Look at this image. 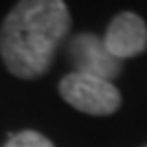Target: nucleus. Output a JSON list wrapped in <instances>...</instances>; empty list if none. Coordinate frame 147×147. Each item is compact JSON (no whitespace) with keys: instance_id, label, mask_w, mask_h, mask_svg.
Returning a JSON list of instances; mask_svg holds the SVG:
<instances>
[{"instance_id":"1","label":"nucleus","mask_w":147,"mask_h":147,"mask_svg":"<svg viewBox=\"0 0 147 147\" xmlns=\"http://www.w3.org/2000/svg\"><path fill=\"white\" fill-rule=\"evenodd\" d=\"M71 16L61 0L18 2L0 25V57L21 80L41 78L69 33Z\"/></svg>"},{"instance_id":"2","label":"nucleus","mask_w":147,"mask_h":147,"mask_svg":"<svg viewBox=\"0 0 147 147\" xmlns=\"http://www.w3.org/2000/svg\"><path fill=\"white\" fill-rule=\"evenodd\" d=\"M59 96L76 110L92 117H108L121 108V92L113 82L71 71L59 82Z\"/></svg>"},{"instance_id":"3","label":"nucleus","mask_w":147,"mask_h":147,"mask_svg":"<svg viewBox=\"0 0 147 147\" xmlns=\"http://www.w3.org/2000/svg\"><path fill=\"white\" fill-rule=\"evenodd\" d=\"M69 59L78 74L94 76L106 82H113L121 76L123 61L117 59L104 45V41L94 33H80L69 41Z\"/></svg>"},{"instance_id":"4","label":"nucleus","mask_w":147,"mask_h":147,"mask_svg":"<svg viewBox=\"0 0 147 147\" xmlns=\"http://www.w3.org/2000/svg\"><path fill=\"white\" fill-rule=\"evenodd\" d=\"M102 41L117 59L135 57L147 49V25L135 12H121L110 21Z\"/></svg>"},{"instance_id":"5","label":"nucleus","mask_w":147,"mask_h":147,"mask_svg":"<svg viewBox=\"0 0 147 147\" xmlns=\"http://www.w3.org/2000/svg\"><path fill=\"white\" fill-rule=\"evenodd\" d=\"M4 147H55V145L39 131H21L16 135H10Z\"/></svg>"},{"instance_id":"6","label":"nucleus","mask_w":147,"mask_h":147,"mask_svg":"<svg viewBox=\"0 0 147 147\" xmlns=\"http://www.w3.org/2000/svg\"><path fill=\"white\" fill-rule=\"evenodd\" d=\"M143 147H147V145H143Z\"/></svg>"}]
</instances>
